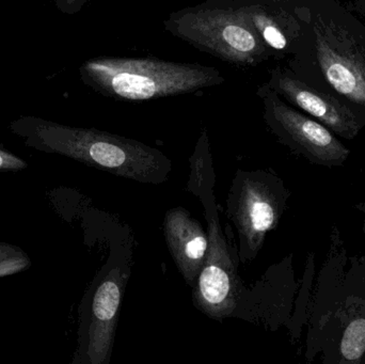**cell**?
Instances as JSON below:
<instances>
[{"label":"cell","mask_w":365,"mask_h":364,"mask_svg":"<svg viewBox=\"0 0 365 364\" xmlns=\"http://www.w3.org/2000/svg\"><path fill=\"white\" fill-rule=\"evenodd\" d=\"M11 128L30 147L140 183H164L173 169L171 160L160 150L103 130L71 128L36 118L17 120Z\"/></svg>","instance_id":"obj_1"},{"label":"cell","mask_w":365,"mask_h":364,"mask_svg":"<svg viewBox=\"0 0 365 364\" xmlns=\"http://www.w3.org/2000/svg\"><path fill=\"white\" fill-rule=\"evenodd\" d=\"M81 76L103 96L128 102L185 95L225 81L214 66L150 57L93 58L81 66Z\"/></svg>","instance_id":"obj_2"},{"label":"cell","mask_w":365,"mask_h":364,"mask_svg":"<svg viewBox=\"0 0 365 364\" xmlns=\"http://www.w3.org/2000/svg\"><path fill=\"white\" fill-rule=\"evenodd\" d=\"M188 188L201 200L207 222L208 250L192 291L193 305L215 320L232 316L240 299L237 262L223 235L214 197L215 172L207 132L203 130L190 158Z\"/></svg>","instance_id":"obj_3"},{"label":"cell","mask_w":365,"mask_h":364,"mask_svg":"<svg viewBox=\"0 0 365 364\" xmlns=\"http://www.w3.org/2000/svg\"><path fill=\"white\" fill-rule=\"evenodd\" d=\"M164 26L175 38L240 68L259 66L270 56L235 0H206L175 11Z\"/></svg>","instance_id":"obj_4"},{"label":"cell","mask_w":365,"mask_h":364,"mask_svg":"<svg viewBox=\"0 0 365 364\" xmlns=\"http://www.w3.org/2000/svg\"><path fill=\"white\" fill-rule=\"evenodd\" d=\"M291 192L284 182L264 170H238L227 196V214L237 229L240 256L249 263L261 251L266 235L278 227Z\"/></svg>","instance_id":"obj_5"},{"label":"cell","mask_w":365,"mask_h":364,"mask_svg":"<svg viewBox=\"0 0 365 364\" xmlns=\"http://www.w3.org/2000/svg\"><path fill=\"white\" fill-rule=\"evenodd\" d=\"M130 275L128 259L122 252H111L81 303L78 350L74 363H109Z\"/></svg>","instance_id":"obj_6"},{"label":"cell","mask_w":365,"mask_h":364,"mask_svg":"<svg viewBox=\"0 0 365 364\" xmlns=\"http://www.w3.org/2000/svg\"><path fill=\"white\" fill-rule=\"evenodd\" d=\"M257 95L264 104V119L283 145L317 165L342 167L351 151L321 122L310 119L282 102L267 85H261Z\"/></svg>","instance_id":"obj_7"},{"label":"cell","mask_w":365,"mask_h":364,"mask_svg":"<svg viewBox=\"0 0 365 364\" xmlns=\"http://www.w3.org/2000/svg\"><path fill=\"white\" fill-rule=\"evenodd\" d=\"M347 252L340 231L334 227L329 250L319 271L317 288L309 309L306 358H313L338 338L344 324L342 316L343 284Z\"/></svg>","instance_id":"obj_8"},{"label":"cell","mask_w":365,"mask_h":364,"mask_svg":"<svg viewBox=\"0 0 365 364\" xmlns=\"http://www.w3.org/2000/svg\"><path fill=\"white\" fill-rule=\"evenodd\" d=\"M315 48L322 72L339 93L365 107V61L343 30L319 21Z\"/></svg>","instance_id":"obj_9"},{"label":"cell","mask_w":365,"mask_h":364,"mask_svg":"<svg viewBox=\"0 0 365 364\" xmlns=\"http://www.w3.org/2000/svg\"><path fill=\"white\" fill-rule=\"evenodd\" d=\"M267 85L343 138L354 139L361 130V122L351 109L334 96L310 87L287 71H272Z\"/></svg>","instance_id":"obj_10"},{"label":"cell","mask_w":365,"mask_h":364,"mask_svg":"<svg viewBox=\"0 0 365 364\" xmlns=\"http://www.w3.org/2000/svg\"><path fill=\"white\" fill-rule=\"evenodd\" d=\"M165 239L185 281L193 288L207 256L208 236L186 209H169L164 220Z\"/></svg>","instance_id":"obj_11"},{"label":"cell","mask_w":365,"mask_h":364,"mask_svg":"<svg viewBox=\"0 0 365 364\" xmlns=\"http://www.w3.org/2000/svg\"><path fill=\"white\" fill-rule=\"evenodd\" d=\"M242 14L253 28L269 55L284 53L293 41L294 23L284 4L262 0H235Z\"/></svg>","instance_id":"obj_12"},{"label":"cell","mask_w":365,"mask_h":364,"mask_svg":"<svg viewBox=\"0 0 365 364\" xmlns=\"http://www.w3.org/2000/svg\"><path fill=\"white\" fill-rule=\"evenodd\" d=\"M344 324L338 338L324 348V364H361L365 360V312L342 311Z\"/></svg>","instance_id":"obj_13"},{"label":"cell","mask_w":365,"mask_h":364,"mask_svg":"<svg viewBox=\"0 0 365 364\" xmlns=\"http://www.w3.org/2000/svg\"><path fill=\"white\" fill-rule=\"evenodd\" d=\"M351 267L345 274L342 310L365 311V256L349 258Z\"/></svg>","instance_id":"obj_14"},{"label":"cell","mask_w":365,"mask_h":364,"mask_svg":"<svg viewBox=\"0 0 365 364\" xmlns=\"http://www.w3.org/2000/svg\"><path fill=\"white\" fill-rule=\"evenodd\" d=\"M27 167L25 162L10 152L0 149V171H19Z\"/></svg>","instance_id":"obj_15"},{"label":"cell","mask_w":365,"mask_h":364,"mask_svg":"<svg viewBox=\"0 0 365 364\" xmlns=\"http://www.w3.org/2000/svg\"><path fill=\"white\" fill-rule=\"evenodd\" d=\"M55 1L62 12L74 14L83 9L87 0H55Z\"/></svg>","instance_id":"obj_16"},{"label":"cell","mask_w":365,"mask_h":364,"mask_svg":"<svg viewBox=\"0 0 365 364\" xmlns=\"http://www.w3.org/2000/svg\"><path fill=\"white\" fill-rule=\"evenodd\" d=\"M355 207L358 209V211L361 212V213L364 215V224H362V230H364L365 235V201H364V202L357 203V204L355 205Z\"/></svg>","instance_id":"obj_17"},{"label":"cell","mask_w":365,"mask_h":364,"mask_svg":"<svg viewBox=\"0 0 365 364\" xmlns=\"http://www.w3.org/2000/svg\"><path fill=\"white\" fill-rule=\"evenodd\" d=\"M262 1L272 2V4H292V2L296 1V0H262Z\"/></svg>","instance_id":"obj_18"},{"label":"cell","mask_w":365,"mask_h":364,"mask_svg":"<svg viewBox=\"0 0 365 364\" xmlns=\"http://www.w3.org/2000/svg\"><path fill=\"white\" fill-rule=\"evenodd\" d=\"M364 364H365V360H364Z\"/></svg>","instance_id":"obj_19"}]
</instances>
